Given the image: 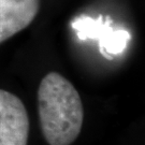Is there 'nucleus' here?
<instances>
[{
    "instance_id": "1",
    "label": "nucleus",
    "mask_w": 145,
    "mask_h": 145,
    "mask_svg": "<svg viewBox=\"0 0 145 145\" xmlns=\"http://www.w3.org/2000/svg\"><path fill=\"white\" fill-rule=\"evenodd\" d=\"M38 113L43 138L48 145H71L84 120L82 99L72 83L58 72H50L38 88Z\"/></svg>"
},
{
    "instance_id": "3",
    "label": "nucleus",
    "mask_w": 145,
    "mask_h": 145,
    "mask_svg": "<svg viewBox=\"0 0 145 145\" xmlns=\"http://www.w3.org/2000/svg\"><path fill=\"white\" fill-rule=\"evenodd\" d=\"M72 27L76 30L80 39H98L100 38V48L103 55L118 54L123 52L127 42L130 40V35L125 30L114 31L110 27V20L106 22L100 16L93 20L87 16H81L73 21Z\"/></svg>"
},
{
    "instance_id": "4",
    "label": "nucleus",
    "mask_w": 145,
    "mask_h": 145,
    "mask_svg": "<svg viewBox=\"0 0 145 145\" xmlns=\"http://www.w3.org/2000/svg\"><path fill=\"white\" fill-rule=\"evenodd\" d=\"M40 0H0V44L30 25Z\"/></svg>"
},
{
    "instance_id": "2",
    "label": "nucleus",
    "mask_w": 145,
    "mask_h": 145,
    "mask_svg": "<svg viewBox=\"0 0 145 145\" xmlns=\"http://www.w3.org/2000/svg\"><path fill=\"white\" fill-rule=\"evenodd\" d=\"M29 117L21 99L0 89V145H28Z\"/></svg>"
}]
</instances>
